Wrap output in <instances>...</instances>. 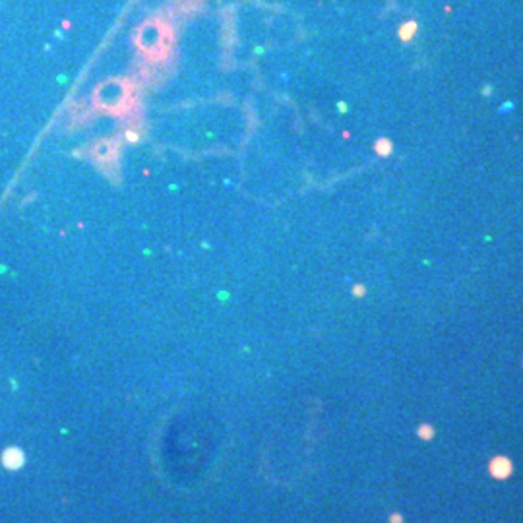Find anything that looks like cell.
I'll list each match as a JSON object with an SVG mask.
<instances>
[{"instance_id": "1", "label": "cell", "mask_w": 523, "mask_h": 523, "mask_svg": "<svg viewBox=\"0 0 523 523\" xmlns=\"http://www.w3.org/2000/svg\"><path fill=\"white\" fill-rule=\"evenodd\" d=\"M136 43L150 60H161L173 45V31L167 22H148L140 27Z\"/></svg>"}, {"instance_id": "2", "label": "cell", "mask_w": 523, "mask_h": 523, "mask_svg": "<svg viewBox=\"0 0 523 523\" xmlns=\"http://www.w3.org/2000/svg\"><path fill=\"white\" fill-rule=\"evenodd\" d=\"M488 471L490 475L494 477V479H498V481H504V479H508L513 471V465H511V461L506 457V455H496V457H492L490 463H488Z\"/></svg>"}, {"instance_id": "3", "label": "cell", "mask_w": 523, "mask_h": 523, "mask_svg": "<svg viewBox=\"0 0 523 523\" xmlns=\"http://www.w3.org/2000/svg\"><path fill=\"white\" fill-rule=\"evenodd\" d=\"M22 463H24V453H22L20 449L12 448L4 453V465H6V467H10V469H18Z\"/></svg>"}, {"instance_id": "4", "label": "cell", "mask_w": 523, "mask_h": 523, "mask_svg": "<svg viewBox=\"0 0 523 523\" xmlns=\"http://www.w3.org/2000/svg\"><path fill=\"white\" fill-rule=\"evenodd\" d=\"M391 150H394V146H391V142L386 140V138L376 142V153H378V155H389Z\"/></svg>"}, {"instance_id": "5", "label": "cell", "mask_w": 523, "mask_h": 523, "mask_svg": "<svg viewBox=\"0 0 523 523\" xmlns=\"http://www.w3.org/2000/svg\"><path fill=\"white\" fill-rule=\"evenodd\" d=\"M415 31H417V24H415V22H407V24L399 29V35H401L403 41H409V39L413 37Z\"/></svg>"}, {"instance_id": "6", "label": "cell", "mask_w": 523, "mask_h": 523, "mask_svg": "<svg viewBox=\"0 0 523 523\" xmlns=\"http://www.w3.org/2000/svg\"><path fill=\"white\" fill-rule=\"evenodd\" d=\"M417 434H419V438H423V440H430V438L434 436V428H432L430 424H421L419 430H417Z\"/></svg>"}, {"instance_id": "7", "label": "cell", "mask_w": 523, "mask_h": 523, "mask_svg": "<svg viewBox=\"0 0 523 523\" xmlns=\"http://www.w3.org/2000/svg\"><path fill=\"white\" fill-rule=\"evenodd\" d=\"M389 523H403V515L401 513H391L389 515Z\"/></svg>"}, {"instance_id": "8", "label": "cell", "mask_w": 523, "mask_h": 523, "mask_svg": "<svg viewBox=\"0 0 523 523\" xmlns=\"http://www.w3.org/2000/svg\"><path fill=\"white\" fill-rule=\"evenodd\" d=\"M353 293H355L357 297H362V295H364V287H362V285H357L355 289H353Z\"/></svg>"}]
</instances>
